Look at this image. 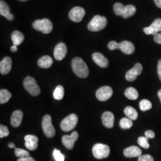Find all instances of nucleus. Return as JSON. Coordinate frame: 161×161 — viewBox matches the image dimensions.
<instances>
[{
  "mask_svg": "<svg viewBox=\"0 0 161 161\" xmlns=\"http://www.w3.org/2000/svg\"><path fill=\"white\" fill-rule=\"evenodd\" d=\"M92 154L94 156L98 159L107 158L109 155L110 148L108 145L97 143L92 147Z\"/></svg>",
  "mask_w": 161,
  "mask_h": 161,
  "instance_id": "7",
  "label": "nucleus"
},
{
  "mask_svg": "<svg viewBox=\"0 0 161 161\" xmlns=\"http://www.w3.org/2000/svg\"><path fill=\"white\" fill-rule=\"evenodd\" d=\"M19 1H28V0H19Z\"/></svg>",
  "mask_w": 161,
  "mask_h": 161,
  "instance_id": "46",
  "label": "nucleus"
},
{
  "mask_svg": "<svg viewBox=\"0 0 161 161\" xmlns=\"http://www.w3.org/2000/svg\"><path fill=\"white\" fill-rule=\"evenodd\" d=\"M107 19L104 16L96 15L88 25V29L92 32H98L103 29L107 25Z\"/></svg>",
  "mask_w": 161,
  "mask_h": 161,
  "instance_id": "2",
  "label": "nucleus"
},
{
  "mask_svg": "<svg viewBox=\"0 0 161 161\" xmlns=\"http://www.w3.org/2000/svg\"><path fill=\"white\" fill-rule=\"evenodd\" d=\"M14 153H15V155L19 158L29 156V153L28 151L22 149H19V148H15Z\"/></svg>",
  "mask_w": 161,
  "mask_h": 161,
  "instance_id": "33",
  "label": "nucleus"
},
{
  "mask_svg": "<svg viewBox=\"0 0 161 161\" xmlns=\"http://www.w3.org/2000/svg\"><path fill=\"white\" fill-rule=\"evenodd\" d=\"M78 121V118L77 115L74 114H70L61 122L60 128L64 132H69L76 127Z\"/></svg>",
  "mask_w": 161,
  "mask_h": 161,
  "instance_id": "6",
  "label": "nucleus"
},
{
  "mask_svg": "<svg viewBox=\"0 0 161 161\" xmlns=\"http://www.w3.org/2000/svg\"><path fill=\"white\" fill-rule=\"evenodd\" d=\"M72 68L75 75L80 78H86L89 74L88 68L80 58H75L72 61Z\"/></svg>",
  "mask_w": 161,
  "mask_h": 161,
  "instance_id": "1",
  "label": "nucleus"
},
{
  "mask_svg": "<svg viewBox=\"0 0 161 161\" xmlns=\"http://www.w3.org/2000/svg\"><path fill=\"white\" fill-rule=\"evenodd\" d=\"M23 86L25 90L31 96H37L41 92L40 88L38 86L36 80L31 76H27L23 80Z\"/></svg>",
  "mask_w": 161,
  "mask_h": 161,
  "instance_id": "4",
  "label": "nucleus"
},
{
  "mask_svg": "<svg viewBox=\"0 0 161 161\" xmlns=\"http://www.w3.org/2000/svg\"><path fill=\"white\" fill-rule=\"evenodd\" d=\"M124 8V6H123L122 4L119 3H115L114 6V10L117 16H122Z\"/></svg>",
  "mask_w": 161,
  "mask_h": 161,
  "instance_id": "32",
  "label": "nucleus"
},
{
  "mask_svg": "<svg viewBox=\"0 0 161 161\" xmlns=\"http://www.w3.org/2000/svg\"><path fill=\"white\" fill-rule=\"evenodd\" d=\"M119 43L115 41H112L108 44V48L110 50H115L116 49H118Z\"/></svg>",
  "mask_w": 161,
  "mask_h": 161,
  "instance_id": "37",
  "label": "nucleus"
},
{
  "mask_svg": "<svg viewBox=\"0 0 161 161\" xmlns=\"http://www.w3.org/2000/svg\"><path fill=\"white\" fill-rule=\"evenodd\" d=\"M12 97V94L6 89L0 91V103L4 104L8 102Z\"/></svg>",
  "mask_w": 161,
  "mask_h": 161,
  "instance_id": "27",
  "label": "nucleus"
},
{
  "mask_svg": "<svg viewBox=\"0 0 161 161\" xmlns=\"http://www.w3.org/2000/svg\"><path fill=\"white\" fill-rule=\"evenodd\" d=\"M0 14L8 20H13L14 19V16L10 13V7L7 5L4 1L1 0L0 1Z\"/></svg>",
  "mask_w": 161,
  "mask_h": 161,
  "instance_id": "18",
  "label": "nucleus"
},
{
  "mask_svg": "<svg viewBox=\"0 0 161 161\" xmlns=\"http://www.w3.org/2000/svg\"><path fill=\"white\" fill-rule=\"evenodd\" d=\"M92 59L94 62L101 68H107L109 65L108 58H105L103 55L100 53H95L92 54Z\"/></svg>",
  "mask_w": 161,
  "mask_h": 161,
  "instance_id": "17",
  "label": "nucleus"
},
{
  "mask_svg": "<svg viewBox=\"0 0 161 161\" xmlns=\"http://www.w3.org/2000/svg\"><path fill=\"white\" fill-rule=\"evenodd\" d=\"M118 49L121 50L124 54L128 55L131 54L135 51V47L133 44L128 41H124L121 43H119Z\"/></svg>",
  "mask_w": 161,
  "mask_h": 161,
  "instance_id": "20",
  "label": "nucleus"
},
{
  "mask_svg": "<svg viewBox=\"0 0 161 161\" xmlns=\"http://www.w3.org/2000/svg\"><path fill=\"white\" fill-rule=\"evenodd\" d=\"M113 94V90L111 87L104 86L98 89L96 93V97L98 100L104 102L109 100Z\"/></svg>",
  "mask_w": 161,
  "mask_h": 161,
  "instance_id": "9",
  "label": "nucleus"
},
{
  "mask_svg": "<svg viewBox=\"0 0 161 161\" xmlns=\"http://www.w3.org/2000/svg\"><path fill=\"white\" fill-rule=\"evenodd\" d=\"M17 46H16V45H14L13 44V46H12L11 47V48H10V50H11V51L12 52H13V53H15V52H16L17 51Z\"/></svg>",
  "mask_w": 161,
  "mask_h": 161,
  "instance_id": "43",
  "label": "nucleus"
},
{
  "mask_svg": "<svg viewBox=\"0 0 161 161\" xmlns=\"http://www.w3.org/2000/svg\"><path fill=\"white\" fill-rule=\"evenodd\" d=\"M32 26L35 30L40 31L43 34H50L53 30V24L48 19L36 20L32 24Z\"/></svg>",
  "mask_w": 161,
  "mask_h": 161,
  "instance_id": "3",
  "label": "nucleus"
},
{
  "mask_svg": "<svg viewBox=\"0 0 161 161\" xmlns=\"http://www.w3.org/2000/svg\"><path fill=\"white\" fill-rule=\"evenodd\" d=\"M78 138V133L76 131H74L70 136L64 135L62 138V143L64 147L68 149L71 150L73 149L75 142Z\"/></svg>",
  "mask_w": 161,
  "mask_h": 161,
  "instance_id": "10",
  "label": "nucleus"
},
{
  "mask_svg": "<svg viewBox=\"0 0 161 161\" xmlns=\"http://www.w3.org/2000/svg\"><path fill=\"white\" fill-rule=\"evenodd\" d=\"M158 74L160 80H161V59L159 60L158 63Z\"/></svg>",
  "mask_w": 161,
  "mask_h": 161,
  "instance_id": "41",
  "label": "nucleus"
},
{
  "mask_svg": "<svg viewBox=\"0 0 161 161\" xmlns=\"http://www.w3.org/2000/svg\"><path fill=\"white\" fill-rule=\"evenodd\" d=\"M136 12V8L133 5H127L124 6V8L122 14V17L127 19L131 17Z\"/></svg>",
  "mask_w": 161,
  "mask_h": 161,
  "instance_id": "24",
  "label": "nucleus"
},
{
  "mask_svg": "<svg viewBox=\"0 0 161 161\" xmlns=\"http://www.w3.org/2000/svg\"><path fill=\"white\" fill-rule=\"evenodd\" d=\"M8 147L9 148H11V149H12V148H16L15 147V145H14V144L13 143H12V142H11V143H8Z\"/></svg>",
  "mask_w": 161,
  "mask_h": 161,
  "instance_id": "44",
  "label": "nucleus"
},
{
  "mask_svg": "<svg viewBox=\"0 0 161 161\" xmlns=\"http://www.w3.org/2000/svg\"><path fill=\"white\" fill-rule=\"evenodd\" d=\"M53 63L52 58L49 56H44L38 61V65L42 69H47L50 68Z\"/></svg>",
  "mask_w": 161,
  "mask_h": 161,
  "instance_id": "22",
  "label": "nucleus"
},
{
  "mask_svg": "<svg viewBox=\"0 0 161 161\" xmlns=\"http://www.w3.org/2000/svg\"><path fill=\"white\" fill-rule=\"evenodd\" d=\"M23 119V112L20 110H15L11 117V125L13 127H19Z\"/></svg>",
  "mask_w": 161,
  "mask_h": 161,
  "instance_id": "21",
  "label": "nucleus"
},
{
  "mask_svg": "<svg viewBox=\"0 0 161 161\" xmlns=\"http://www.w3.org/2000/svg\"><path fill=\"white\" fill-rule=\"evenodd\" d=\"M64 88L62 86H58L53 92V97L57 100H61L64 96Z\"/></svg>",
  "mask_w": 161,
  "mask_h": 161,
  "instance_id": "28",
  "label": "nucleus"
},
{
  "mask_svg": "<svg viewBox=\"0 0 161 161\" xmlns=\"http://www.w3.org/2000/svg\"><path fill=\"white\" fill-rule=\"evenodd\" d=\"M11 38L14 45L19 46L23 42L25 39V36L20 31H14L12 33Z\"/></svg>",
  "mask_w": 161,
  "mask_h": 161,
  "instance_id": "23",
  "label": "nucleus"
},
{
  "mask_svg": "<svg viewBox=\"0 0 161 161\" xmlns=\"http://www.w3.org/2000/svg\"><path fill=\"white\" fill-rule=\"evenodd\" d=\"M17 161H35V160L32 156H29L19 158Z\"/></svg>",
  "mask_w": 161,
  "mask_h": 161,
  "instance_id": "40",
  "label": "nucleus"
},
{
  "mask_svg": "<svg viewBox=\"0 0 161 161\" xmlns=\"http://www.w3.org/2000/svg\"><path fill=\"white\" fill-rule=\"evenodd\" d=\"M138 144L143 148L147 149L149 148L148 138L146 137H140L138 138Z\"/></svg>",
  "mask_w": 161,
  "mask_h": 161,
  "instance_id": "31",
  "label": "nucleus"
},
{
  "mask_svg": "<svg viewBox=\"0 0 161 161\" xmlns=\"http://www.w3.org/2000/svg\"><path fill=\"white\" fill-rule=\"evenodd\" d=\"M133 125L132 121L131 119L130 118H123L121 119V121L119 122V125L121 128L127 130V129H130L131 127H132Z\"/></svg>",
  "mask_w": 161,
  "mask_h": 161,
  "instance_id": "29",
  "label": "nucleus"
},
{
  "mask_svg": "<svg viewBox=\"0 0 161 161\" xmlns=\"http://www.w3.org/2000/svg\"><path fill=\"white\" fill-rule=\"evenodd\" d=\"M53 156L56 161H64V156L58 150L54 149L53 152Z\"/></svg>",
  "mask_w": 161,
  "mask_h": 161,
  "instance_id": "34",
  "label": "nucleus"
},
{
  "mask_svg": "<svg viewBox=\"0 0 161 161\" xmlns=\"http://www.w3.org/2000/svg\"><path fill=\"white\" fill-rule=\"evenodd\" d=\"M142 154V150L135 146L128 147L124 150V155L127 158H138Z\"/></svg>",
  "mask_w": 161,
  "mask_h": 161,
  "instance_id": "19",
  "label": "nucleus"
},
{
  "mask_svg": "<svg viewBox=\"0 0 161 161\" xmlns=\"http://www.w3.org/2000/svg\"><path fill=\"white\" fill-rule=\"evenodd\" d=\"M26 147L29 150H35L38 147V138L33 135H27L25 137Z\"/></svg>",
  "mask_w": 161,
  "mask_h": 161,
  "instance_id": "14",
  "label": "nucleus"
},
{
  "mask_svg": "<svg viewBox=\"0 0 161 161\" xmlns=\"http://www.w3.org/2000/svg\"><path fill=\"white\" fill-rule=\"evenodd\" d=\"M124 114L127 118H130L132 121L136 120L138 118V113L137 110L131 106H127L124 109Z\"/></svg>",
  "mask_w": 161,
  "mask_h": 161,
  "instance_id": "25",
  "label": "nucleus"
},
{
  "mask_svg": "<svg viewBox=\"0 0 161 161\" xmlns=\"http://www.w3.org/2000/svg\"><path fill=\"white\" fill-rule=\"evenodd\" d=\"M154 41L157 44H161V32L158 33L154 36Z\"/></svg>",
  "mask_w": 161,
  "mask_h": 161,
  "instance_id": "39",
  "label": "nucleus"
},
{
  "mask_svg": "<svg viewBox=\"0 0 161 161\" xmlns=\"http://www.w3.org/2000/svg\"><path fill=\"white\" fill-rule=\"evenodd\" d=\"M154 3L158 8H161V0H153Z\"/></svg>",
  "mask_w": 161,
  "mask_h": 161,
  "instance_id": "42",
  "label": "nucleus"
},
{
  "mask_svg": "<svg viewBox=\"0 0 161 161\" xmlns=\"http://www.w3.org/2000/svg\"><path fill=\"white\" fill-rule=\"evenodd\" d=\"M125 96L130 100H135L138 98V92L136 88L133 87H129L125 91Z\"/></svg>",
  "mask_w": 161,
  "mask_h": 161,
  "instance_id": "26",
  "label": "nucleus"
},
{
  "mask_svg": "<svg viewBox=\"0 0 161 161\" xmlns=\"http://www.w3.org/2000/svg\"><path fill=\"white\" fill-rule=\"evenodd\" d=\"M145 137H147L148 139H151V138H153L155 136V132H153L152 130H147L145 132Z\"/></svg>",
  "mask_w": 161,
  "mask_h": 161,
  "instance_id": "38",
  "label": "nucleus"
},
{
  "mask_svg": "<svg viewBox=\"0 0 161 161\" xmlns=\"http://www.w3.org/2000/svg\"><path fill=\"white\" fill-rule=\"evenodd\" d=\"M12 60L11 58L6 57L0 62V72L2 75L8 74L12 69Z\"/></svg>",
  "mask_w": 161,
  "mask_h": 161,
  "instance_id": "15",
  "label": "nucleus"
},
{
  "mask_svg": "<svg viewBox=\"0 0 161 161\" xmlns=\"http://www.w3.org/2000/svg\"><path fill=\"white\" fill-rule=\"evenodd\" d=\"M143 66L140 64H136L132 69L129 70L125 75V78L128 81L132 82L137 79L138 75L142 74Z\"/></svg>",
  "mask_w": 161,
  "mask_h": 161,
  "instance_id": "11",
  "label": "nucleus"
},
{
  "mask_svg": "<svg viewBox=\"0 0 161 161\" xmlns=\"http://www.w3.org/2000/svg\"><path fill=\"white\" fill-rule=\"evenodd\" d=\"M86 14L85 10L80 7H75L69 13V19L74 22H80Z\"/></svg>",
  "mask_w": 161,
  "mask_h": 161,
  "instance_id": "8",
  "label": "nucleus"
},
{
  "mask_svg": "<svg viewBox=\"0 0 161 161\" xmlns=\"http://www.w3.org/2000/svg\"><path fill=\"white\" fill-rule=\"evenodd\" d=\"M158 97L159 98L161 102V89L158 91Z\"/></svg>",
  "mask_w": 161,
  "mask_h": 161,
  "instance_id": "45",
  "label": "nucleus"
},
{
  "mask_svg": "<svg viewBox=\"0 0 161 161\" xmlns=\"http://www.w3.org/2000/svg\"><path fill=\"white\" fill-rule=\"evenodd\" d=\"M9 135V131L8 130V128L3 125H0V138H4L5 137H7Z\"/></svg>",
  "mask_w": 161,
  "mask_h": 161,
  "instance_id": "35",
  "label": "nucleus"
},
{
  "mask_svg": "<svg viewBox=\"0 0 161 161\" xmlns=\"http://www.w3.org/2000/svg\"><path fill=\"white\" fill-rule=\"evenodd\" d=\"M67 53V47L63 42H60L54 50V57L58 61H61L65 58Z\"/></svg>",
  "mask_w": 161,
  "mask_h": 161,
  "instance_id": "13",
  "label": "nucleus"
},
{
  "mask_svg": "<svg viewBox=\"0 0 161 161\" xmlns=\"http://www.w3.org/2000/svg\"><path fill=\"white\" fill-rule=\"evenodd\" d=\"M152 107V104L149 100L143 99L140 102V108L141 110L145 112L150 109Z\"/></svg>",
  "mask_w": 161,
  "mask_h": 161,
  "instance_id": "30",
  "label": "nucleus"
},
{
  "mask_svg": "<svg viewBox=\"0 0 161 161\" xmlns=\"http://www.w3.org/2000/svg\"><path fill=\"white\" fill-rule=\"evenodd\" d=\"M42 128L44 134L48 138H53L55 136V128L52 124V117L50 115H46L43 117Z\"/></svg>",
  "mask_w": 161,
  "mask_h": 161,
  "instance_id": "5",
  "label": "nucleus"
},
{
  "mask_svg": "<svg viewBox=\"0 0 161 161\" xmlns=\"http://www.w3.org/2000/svg\"><path fill=\"white\" fill-rule=\"evenodd\" d=\"M114 115L110 112H105L102 116V121L104 126L108 128H111L114 127Z\"/></svg>",
  "mask_w": 161,
  "mask_h": 161,
  "instance_id": "16",
  "label": "nucleus"
},
{
  "mask_svg": "<svg viewBox=\"0 0 161 161\" xmlns=\"http://www.w3.org/2000/svg\"><path fill=\"white\" fill-rule=\"evenodd\" d=\"M138 161H154L153 158L149 155H144L138 157Z\"/></svg>",
  "mask_w": 161,
  "mask_h": 161,
  "instance_id": "36",
  "label": "nucleus"
},
{
  "mask_svg": "<svg viewBox=\"0 0 161 161\" xmlns=\"http://www.w3.org/2000/svg\"><path fill=\"white\" fill-rule=\"evenodd\" d=\"M143 31L146 35H153L155 36L158 34L161 31V19H156L150 26L144 28Z\"/></svg>",
  "mask_w": 161,
  "mask_h": 161,
  "instance_id": "12",
  "label": "nucleus"
}]
</instances>
